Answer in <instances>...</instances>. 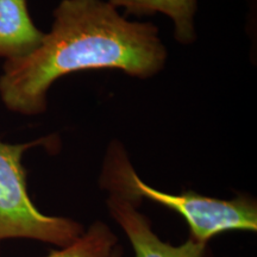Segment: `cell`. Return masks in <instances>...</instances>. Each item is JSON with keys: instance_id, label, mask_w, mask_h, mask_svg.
Here are the masks:
<instances>
[{"instance_id": "1", "label": "cell", "mask_w": 257, "mask_h": 257, "mask_svg": "<svg viewBox=\"0 0 257 257\" xmlns=\"http://www.w3.org/2000/svg\"><path fill=\"white\" fill-rule=\"evenodd\" d=\"M168 54L153 23L130 22L104 0H62L51 30L27 55L6 60L0 99L15 113L40 114L57 79L92 69H119L147 79L163 69Z\"/></svg>"}, {"instance_id": "2", "label": "cell", "mask_w": 257, "mask_h": 257, "mask_svg": "<svg viewBox=\"0 0 257 257\" xmlns=\"http://www.w3.org/2000/svg\"><path fill=\"white\" fill-rule=\"evenodd\" d=\"M100 186L110 194L118 195L136 206L143 199L168 207L187 223L195 242L207 244L212 237L226 231L257 230V205L255 199L239 197L224 200L200 195L193 191L170 194L147 185L135 172L126 150L113 141L106 153L100 175Z\"/></svg>"}, {"instance_id": "3", "label": "cell", "mask_w": 257, "mask_h": 257, "mask_svg": "<svg viewBox=\"0 0 257 257\" xmlns=\"http://www.w3.org/2000/svg\"><path fill=\"white\" fill-rule=\"evenodd\" d=\"M55 143L59 138L53 135L19 144L0 141V240L34 239L61 249L85 232L79 221L42 213L29 195L24 154L40 146L54 148Z\"/></svg>"}, {"instance_id": "4", "label": "cell", "mask_w": 257, "mask_h": 257, "mask_svg": "<svg viewBox=\"0 0 257 257\" xmlns=\"http://www.w3.org/2000/svg\"><path fill=\"white\" fill-rule=\"evenodd\" d=\"M106 204L111 217L130 240L135 257H205L207 244L192 238L180 245L163 242L154 232L149 218L126 199L110 194Z\"/></svg>"}, {"instance_id": "5", "label": "cell", "mask_w": 257, "mask_h": 257, "mask_svg": "<svg viewBox=\"0 0 257 257\" xmlns=\"http://www.w3.org/2000/svg\"><path fill=\"white\" fill-rule=\"evenodd\" d=\"M43 36L32 22L27 0H0V57L6 61L27 55Z\"/></svg>"}, {"instance_id": "6", "label": "cell", "mask_w": 257, "mask_h": 257, "mask_svg": "<svg viewBox=\"0 0 257 257\" xmlns=\"http://www.w3.org/2000/svg\"><path fill=\"white\" fill-rule=\"evenodd\" d=\"M112 6L123 8L128 15L150 16L160 12L174 23V37L181 44H191L197 38L194 17L197 0H108Z\"/></svg>"}, {"instance_id": "7", "label": "cell", "mask_w": 257, "mask_h": 257, "mask_svg": "<svg viewBox=\"0 0 257 257\" xmlns=\"http://www.w3.org/2000/svg\"><path fill=\"white\" fill-rule=\"evenodd\" d=\"M118 245L117 234L104 221L93 223L82 236L66 248L51 250L44 257H108Z\"/></svg>"}, {"instance_id": "8", "label": "cell", "mask_w": 257, "mask_h": 257, "mask_svg": "<svg viewBox=\"0 0 257 257\" xmlns=\"http://www.w3.org/2000/svg\"><path fill=\"white\" fill-rule=\"evenodd\" d=\"M123 256V248L120 245H115L114 249L112 250L111 255L108 257H121Z\"/></svg>"}]
</instances>
